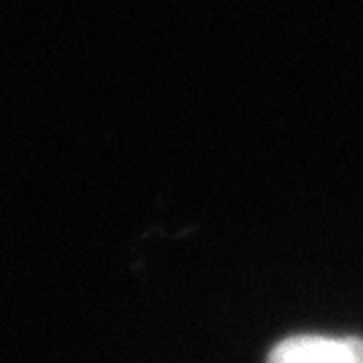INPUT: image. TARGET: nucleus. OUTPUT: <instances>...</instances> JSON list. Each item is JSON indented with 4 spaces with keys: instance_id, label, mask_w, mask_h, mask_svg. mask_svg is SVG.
<instances>
[{
    "instance_id": "nucleus-1",
    "label": "nucleus",
    "mask_w": 363,
    "mask_h": 363,
    "mask_svg": "<svg viewBox=\"0 0 363 363\" xmlns=\"http://www.w3.org/2000/svg\"><path fill=\"white\" fill-rule=\"evenodd\" d=\"M267 363H363V339L355 337H288L277 342Z\"/></svg>"
}]
</instances>
